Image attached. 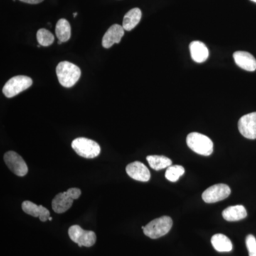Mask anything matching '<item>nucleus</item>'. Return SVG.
<instances>
[{"mask_svg": "<svg viewBox=\"0 0 256 256\" xmlns=\"http://www.w3.org/2000/svg\"><path fill=\"white\" fill-rule=\"evenodd\" d=\"M48 220H52V217H50V218H48Z\"/></svg>", "mask_w": 256, "mask_h": 256, "instance_id": "obj_27", "label": "nucleus"}, {"mask_svg": "<svg viewBox=\"0 0 256 256\" xmlns=\"http://www.w3.org/2000/svg\"><path fill=\"white\" fill-rule=\"evenodd\" d=\"M22 208L24 213L31 215L34 217H38L40 220L45 222L48 220L50 217V210L42 205L35 204L33 202L30 201H24L22 204Z\"/></svg>", "mask_w": 256, "mask_h": 256, "instance_id": "obj_13", "label": "nucleus"}, {"mask_svg": "<svg viewBox=\"0 0 256 256\" xmlns=\"http://www.w3.org/2000/svg\"><path fill=\"white\" fill-rule=\"evenodd\" d=\"M252 2H256V0H252Z\"/></svg>", "mask_w": 256, "mask_h": 256, "instance_id": "obj_28", "label": "nucleus"}, {"mask_svg": "<svg viewBox=\"0 0 256 256\" xmlns=\"http://www.w3.org/2000/svg\"><path fill=\"white\" fill-rule=\"evenodd\" d=\"M246 244L249 256H256V238L254 235H248L246 238Z\"/></svg>", "mask_w": 256, "mask_h": 256, "instance_id": "obj_23", "label": "nucleus"}, {"mask_svg": "<svg viewBox=\"0 0 256 256\" xmlns=\"http://www.w3.org/2000/svg\"><path fill=\"white\" fill-rule=\"evenodd\" d=\"M186 144L192 151L204 156H210L214 151V143L204 134L192 132L186 138Z\"/></svg>", "mask_w": 256, "mask_h": 256, "instance_id": "obj_2", "label": "nucleus"}, {"mask_svg": "<svg viewBox=\"0 0 256 256\" xmlns=\"http://www.w3.org/2000/svg\"><path fill=\"white\" fill-rule=\"evenodd\" d=\"M126 172L128 176L137 181L146 182L150 180L151 174L146 165L140 162H134L126 166Z\"/></svg>", "mask_w": 256, "mask_h": 256, "instance_id": "obj_11", "label": "nucleus"}, {"mask_svg": "<svg viewBox=\"0 0 256 256\" xmlns=\"http://www.w3.org/2000/svg\"><path fill=\"white\" fill-rule=\"evenodd\" d=\"M234 58L236 64L240 68L248 70L254 72L256 70V60L254 56L248 52H236L234 54Z\"/></svg>", "mask_w": 256, "mask_h": 256, "instance_id": "obj_14", "label": "nucleus"}, {"mask_svg": "<svg viewBox=\"0 0 256 256\" xmlns=\"http://www.w3.org/2000/svg\"><path fill=\"white\" fill-rule=\"evenodd\" d=\"M190 50L192 60L197 63H203L210 55L206 45L200 41L192 42L190 45Z\"/></svg>", "mask_w": 256, "mask_h": 256, "instance_id": "obj_15", "label": "nucleus"}, {"mask_svg": "<svg viewBox=\"0 0 256 256\" xmlns=\"http://www.w3.org/2000/svg\"><path fill=\"white\" fill-rule=\"evenodd\" d=\"M230 188L225 184H217L206 188L202 194V198L206 203H216L230 196Z\"/></svg>", "mask_w": 256, "mask_h": 256, "instance_id": "obj_8", "label": "nucleus"}, {"mask_svg": "<svg viewBox=\"0 0 256 256\" xmlns=\"http://www.w3.org/2000/svg\"><path fill=\"white\" fill-rule=\"evenodd\" d=\"M36 38L40 45L42 46H50L54 42L53 34L46 28H40L37 32Z\"/></svg>", "mask_w": 256, "mask_h": 256, "instance_id": "obj_22", "label": "nucleus"}, {"mask_svg": "<svg viewBox=\"0 0 256 256\" xmlns=\"http://www.w3.org/2000/svg\"><path fill=\"white\" fill-rule=\"evenodd\" d=\"M74 150L82 158L94 159L100 154V146L92 140L86 138H78L72 143Z\"/></svg>", "mask_w": 256, "mask_h": 256, "instance_id": "obj_5", "label": "nucleus"}, {"mask_svg": "<svg viewBox=\"0 0 256 256\" xmlns=\"http://www.w3.org/2000/svg\"><path fill=\"white\" fill-rule=\"evenodd\" d=\"M124 34V30L122 26L119 24L112 25L102 37V46L109 48L114 46V44H119Z\"/></svg>", "mask_w": 256, "mask_h": 256, "instance_id": "obj_12", "label": "nucleus"}, {"mask_svg": "<svg viewBox=\"0 0 256 256\" xmlns=\"http://www.w3.org/2000/svg\"><path fill=\"white\" fill-rule=\"evenodd\" d=\"M239 132L247 139H256V112L245 114L238 121Z\"/></svg>", "mask_w": 256, "mask_h": 256, "instance_id": "obj_10", "label": "nucleus"}, {"mask_svg": "<svg viewBox=\"0 0 256 256\" xmlns=\"http://www.w3.org/2000/svg\"><path fill=\"white\" fill-rule=\"evenodd\" d=\"M57 77L62 86L73 87L78 82L82 72L78 66L68 62H62L57 66Z\"/></svg>", "mask_w": 256, "mask_h": 256, "instance_id": "obj_1", "label": "nucleus"}, {"mask_svg": "<svg viewBox=\"0 0 256 256\" xmlns=\"http://www.w3.org/2000/svg\"><path fill=\"white\" fill-rule=\"evenodd\" d=\"M13 1H15V0H13Z\"/></svg>", "mask_w": 256, "mask_h": 256, "instance_id": "obj_29", "label": "nucleus"}, {"mask_svg": "<svg viewBox=\"0 0 256 256\" xmlns=\"http://www.w3.org/2000/svg\"><path fill=\"white\" fill-rule=\"evenodd\" d=\"M68 235L72 240L79 247H92L96 242V235L92 230H84L78 225H74L68 229Z\"/></svg>", "mask_w": 256, "mask_h": 256, "instance_id": "obj_7", "label": "nucleus"}, {"mask_svg": "<svg viewBox=\"0 0 256 256\" xmlns=\"http://www.w3.org/2000/svg\"><path fill=\"white\" fill-rule=\"evenodd\" d=\"M146 160L150 166L156 171L168 168L172 165V160L164 156H146Z\"/></svg>", "mask_w": 256, "mask_h": 256, "instance_id": "obj_20", "label": "nucleus"}, {"mask_svg": "<svg viewBox=\"0 0 256 256\" xmlns=\"http://www.w3.org/2000/svg\"><path fill=\"white\" fill-rule=\"evenodd\" d=\"M4 161L8 168L16 176H24L28 172V166L24 160L14 151L5 153Z\"/></svg>", "mask_w": 256, "mask_h": 256, "instance_id": "obj_9", "label": "nucleus"}, {"mask_svg": "<svg viewBox=\"0 0 256 256\" xmlns=\"http://www.w3.org/2000/svg\"><path fill=\"white\" fill-rule=\"evenodd\" d=\"M77 14H78V13H77V12L74 13V18H76V16Z\"/></svg>", "mask_w": 256, "mask_h": 256, "instance_id": "obj_25", "label": "nucleus"}, {"mask_svg": "<svg viewBox=\"0 0 256 256\" xmlns=\"http://www.w3.org/2000/svg\"><path fill=\"white\" fill-rule=\"evenodd\" d=\"M210 242L215 250L218 252H230L233 249L232 240L224 234H215L212 236Z\"/></svg>", "mask_w": 256, "mask_h": 256, "instance_id": "obj_18", "label": "nucleus"}, {"mask_svg": "<svg viewBox=\"0 0 256 256\" xmlns=\"http://www.w3.org/2000/svg\"><path fill=\"white\" fill-rule=\"evenodd\" d=\"M184 172V168L181 165H171L165 172V178L172 182H175L178 181L180 176H182Z\"/></svg>", "mask_w": 256, "mask_h": 256, "instance_id": "obj_21", "label": "nucleus"}, {"mask_svg": "<svg viewBox=\"0 0 256 256\" xmlns=\"http://www.w3.org/2000/svg\"><path fill=\"white\" fill-rule=\"evenodd\" d=\"M56 35L58 41L64 42H68L72 36V28L70 24L65 18H60L56 26Z\"/></svg>", "mask_w": 256, "mask_h": 256, "instance_id": "obj_19", "label": "nucleus"}, {"mask_svg": "<svg viewBox=\"0 0 256 256\" xmlns=\"http://www.w3.org/2000/svg\"><path fill=\"white\" fill-rule=\"evenodd\" d=\"M20 1L22 2L28 3V4H36L42 2L44 0H20Z\"/></svg>", "mask_w": 256, "mask_h": 256, "instance_id": "obj_24", "label": "nucleus"}, {"mask_svg": "<svg viewBox=\"0 0 256 256\" xmlns=\"http://www.w3.org/2000/svg\"><path fill=\"white\" fill-rule=\"evenodd\" d=\"M58 44H62V42H60V41H58Z\"/></svg>", "mask_w": 256, "mask_h": 256, "instance_id": "obj_26", "label": "nucleus"}, {"mask_svg": "<svg viewBox=\"0 0 256 256\" xmlns=\"http://www.w3.org/2000/svg\"><path fill=\"white\" fill-rule=\"evenodd\" d=\"M142 18V12L139 8H133L124 15L122 28L126 31H131L140 22Z\"/></svg>", "mask_w": 256, "mask_h": 256, "instance_id": "obj_17", "label": "nucleus"}, {"mask_svg": "<svg viewBox=\"0 0 256 256\" xmlns=\"http://www.w3.org/2000/svg\"><path fill=\"white\" fill-rule=\"evenodd\" d=\"M223 218L227 222H238L247 216V212L242 205L229 206L222 212Z\"/></svg>", "mask_w": 256, "mask_h": 256, "instance_id": "obj_16", "label": "nucleus"}, {"mask_svg": "<svg viewBox=\"0 0 256 256\" xmlns=\"http://www.w3.org/2000/svg\"><path fill=\"white\" fill-rule=\"evenodd\" d=\"M33 82L26 76H16L10 78L3 87L2 92L6 98H13L26 90L32 86Z\"/></svg>", "mask_w": 256, "mask_h": 256, "instance_id": "obj_6", "label": "nucleus"}, {"mask_svg": "<svg viewBox=\"0 0 256 256\" xmlns=\"http://www.w3.org/2000/svg\"><path fill=\"white\" fill-rule=\"evenodd\" d=\"M172 225V220L170 216H164L150 222L144 226L143 232L149 238H159L169 233Z\"/></svg>", "mask_w": 256, "mask_h": 256, "instance_id": "obj_3", "label": "nucleus"}, {"mask_svg": "<svg viewBox=\"0 0 256 256\" xmlns=\"http://www.w3.org/2000/svg\"><path fill=\"white\" fill-rule=\"evenodd\" d=\"M82 191L78 188H70L66 192L58 194L52 201V208L56 213L63 214L72 207L75 200H78Z\"/></svg>", "mask_w": 256, "mask_h": 256, "instance_id": "obj_4", "label": "nucleus"}]
</instances>
